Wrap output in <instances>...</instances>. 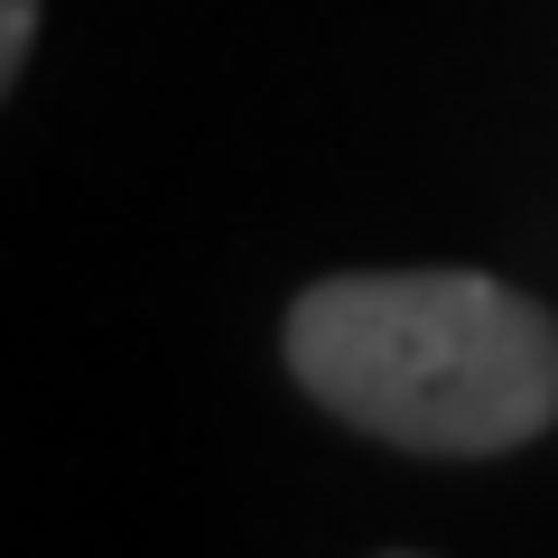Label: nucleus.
<instances>
[{
	"label": "nucleus",
	"mask_w": 558,
	"mask_h": 558,
	"mask_svg": "<svg viewBox=\"0 0 558 558\" xmlns=\"http://www.w3.org/2000/svg\"><path fill=\"white\" fill-rule=\"evenodd\" d=\"M391 558H410V549H391Z\"/></svg>",
	"instance_id": "nucleus-3"
},
{
	"label": "nucleus",
	"mask_w": 558,
	"mask_h": 558,
	"mask_svg": "<svg viewBox=\"0 0 558 558\" xmlns=\"http://www.w3.org/2000/svg\"><path fill=\"white\" fill-rule=\"evenodd\" d=\"M317 410L410 457H512L558 418V317L484 270H336L289 307Z\"/></svg>",
	"instance_id": "nucleus-1"
},
{
	"label": "nucleus",
	"mask_w": 558,
	"mask_h": 558,
	"mask_svg": "<svg viewBox=\"0 0 558 558\" xmlns=\"http://www.w3.org/2000/svg\"><path fill=\"white\" fill-rule=\"evenodd\" d=\"M38 10H47V0H0V94L20 84L28 47H38Z\"/></svg>",
	"instance_id": "nucleus-2"
}]
</instances>
